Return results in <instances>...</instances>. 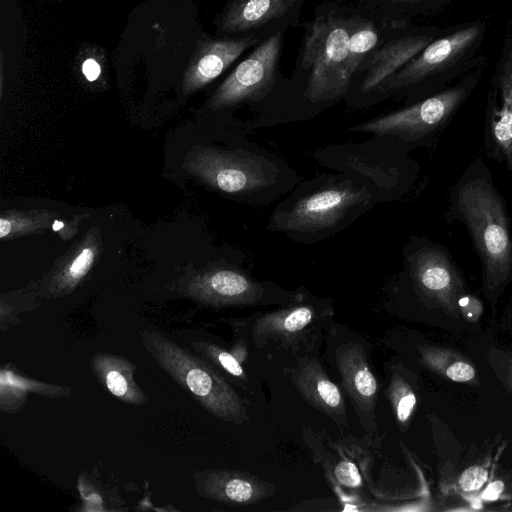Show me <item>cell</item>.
Wrapping results in <instances>:
<instances>
[{"instance_id": "1", "label": "cell", "mask_w": 512, "mask_h": 512, "mask_svg": "<svg viewBox=\"0 0 512 512\" xmlns=\"http://www.w3.org/2000/svg\"><path fill=\"white\" fill-rule=\"evenodd\" d=\"M139 335L159 367L211 415L238 425L247 420L242 399L208 361L158 332L140 331Z\"/></svg>"}, {"instance_id": "2", "label": "cell", "mask_w": 512, "mask_h": 512, "mask_svg": "<svg viewBox=\"0 0 512 512\" xmlns=\"http://www.w3.org/2000/svg\"><path fill=\"white\" fill-rule=\"evenodd\" d=\"M458 204L483 263L484 284L495 289L512 270V240L504 206L483 180L464 184Z\"/></svg>"}, {"instance_id": "3", "label": "cell", "mask_w": 512, "mask_h": 512, "mask_svg": "<svg viewBox=\"0 0 512 512\" xmlns=\"http://www.w3.org/2000/svg\"><path fill=\"white\" fill-rule=\"evenodd\" d=\"M348 21L334 14L319 17L309 27L304 41L302 64L310 74L305 91L312 102L335 99L346 93L348 73Z\"/></svg>"}, {"instance_id": "4", "label": "cell", "mask_w": 512, "mask_h": 512, "mask_svg": "<svg viewBox=\"0 0 512 512\" xmlns=\"http://www.w3.org/2000/svg\"><path fill=\"white\" fill-rule=\"evenodd\" d=\"M209 185L226 193H248L271 185L275 168L256 155L213 148L199 150L189 164Z\"/></svg>"}, {"instance_id": "5", "label": "cell", "mask_w": 512, "mask_h": 512, "mask_svg": "<svg viewBox=\"0 0 512 512\" xmlns=\"http://www.w3.org/2000/svg\"><path fill=\"white\" fill-rule=\"evenodd\" d=\"M465 95V88H452L408 108L361 123L350 130L379 136L418 138L444 122Z\"/></svg>"}, {"instance_id": "6", "label": "cell", "mask_w": 512, "mask_h": 512, "mask_svg": "<svg viewBox=\"0 0 512 512\" xmlns=\"http://www.w3.org/2000/svg\"><path fill=\"white\" fill-rule=\"evenodd\" d=\"M280 44L278 34L260 44L219 86L210 100V107H229L265 95L274 81Z\"/></svg>"}, {"instance_id": "7", "label": "cell", "mask_w": 512, "mask_h": 512, "mask_svg": "<svg viewBox=\"0 0 512 512\" xmlns=\"http://www.w3.org/2000/svg\"><path fill=\"white\" fill-rule=\"evenodd\" d=\"M367 198L368 193L364 188L351 184L322 189L300 199L280 214L277 223L282 229L292 231L329 228Z\"/></svg>"}, {"instance_id": "8", "label": "cell", "mask_w": 512, "mask_h": 512, "mask_svg": "<svg viewBox=\"0 0 512 512\" xmlns=\"http://www.w3.org/2000/svg\"><path fill=\"white\" fill-rule=\"evenodd\" d=\"M335 360L343 388L361 425L368 432H374L377 428L375 408L379 384L363 346L358 343L342 344L336 350Z\"/></svg>"}, {"instance_id": "9", "label": "cell", "mask_w": 512, "mask_h": 512, "mask_svg": "<svg viewBox=\"0 0 512 512\" xmlns=\"http://www.w3.org/2000/svg\"><path fill=\"white\" fill-rule=\"evenodd\" d=\"M480 34V26L463 28L431 41L420 53L407 62L395 74L388 77L378 88L395 89L421 81L443 69L466 51Z\"/></svg>"}, {"instance_id": "10", "label": "cell", "mask_w": 512, "mask_h": 512, "mask_svg": "<svg viewBox=\"0 0 512 512\" xmlns=\"http://www.w3.org/2000/svg\"><path fill=\"white\" fill-rule=\"evenodd\" d=\"M198 494L229 506H248L271 497L276 487L255 475L239 470L206 469L196 471Z\"/></svg>"}, {"instance_id": "11", "label": "cell", "mask_w": 512, "mask_h": 512, "mask_svg": "<svg viewBox=\"0 0 512 512\" xmlns=\"http://www.w3.org/2000/svg\"><path fill=\"white\" fill-rule=\"evenodd\" d=\"M188 291L201 303L216 307L257 305L265 293L260 283L230 269H214L195 277Z\"/></svg>"}, {"instance_id": "12", "label": "cell", "mask_w": 512, "mask_h": 512, "mask_svg": "<svg viewBox=\"0 0 512 512\" xmlns=\"http://www.w3.org/2000/svg\"><path fill=\"white\" fill-rule=\"evenodd\" d=\"M290 378L300 395L313 408L339 426H348L344 397L317 359L302 357L291 369Z\"/></svg>"}, {"instance_id": "13", "label": "cell", "mask_w": 512, "mask_h": 512, "mask_svg": "<svg viewBox=\"0 0 512 512\" xmlns=\"http://www.w3.org/2000/svg\"><path fill=\"white\" fill-rule=\"evenodd\" d=\"M317 319L313 306L294 304L261 315L253 325L252 335L258 346L273 340L283 347H292L308 336Z\"/></svg>"}, {"instance_id": "14", "label": "cell", "mask_w": 512, "mask_h": 512, "mask_svg": "<svg viewBox=\"0 0 512 512\" xmlns=\"http://www.w3.org/2000/svg\"><path fill=\"white\" fill-rule=\"evenodd\" d=\"M254 42L253 37L205 42L185 74L184 92H194L213 81Z\"/></svg>"}, {"instance_id": "15", "label": "cell", "mask_w": 512, "mask_h": 512, "mask_svg": "<svg viewBox=\"0 0 512 512\" xmlns=\"http://www.w3.org/2000/svg\"><path fill=\"white\" fill-rule=\"evenodd\" d=\"M90 367L101 386L119 401L130 405H144L148 402V396L134 379L137 367L129 359L97 352L91 358Z\"/></svg>"}, {"instance_id": "16", "label": "cell", "mask_w": 512, "mask_h": 512, "mask_svg": "<svg viewBox=\"0 0 512 512\" xmlns=\"http://www.w3.org/2000/svg\"><path fill=\"white\" fill-rule=\"evenodd\" d=\"M413 277L418 287L442 304L451 305L459 289V280L446 256L438 250L425 248L412 260Z\"/></svg>"}, {"instance_id": "17", "label": "cell", "mask_w": 512, "mask_h": 512, "mask_svg": "<svg viewBox=\"0 0 512 512\" xmlns=\"http://www.w3.org/2000/svg\"><path fill=\"white\" fill-rule=\"evenodd\" d=\"M430 42V37L416 35L404 36L385 43L371 55L361 91L366 93L378 88Z\"/></svg>"}, {"instance_id": "18", "label": "cell", "mask_w": 512, "mask_h": 512, "mask_svg": "<svg viewBox=\"0 0 512 512\" xmlns=\"http://www.w3.org/2000/svg\"><path fill=\"white\" fill-rule=\"evenodd\" d=\"M293 0H234L222 21L227 32L238 33L260 27L284 15Z\"/></svg>"}, {"instance_id": "19", "label": "cell", "mask_w": 512, "mask_h": 512, "mask_svg": "<svg viewBox=\"0 0 512 512\" xmlns=\"http://www.w3.org/2000/svg\"><path fill=\"white\" fill-rule=\"evenodd\" d=\"M498 88L499 102L489 121L490 136L512 169V54L500 69Z\"/></svg>"}, {"instance_id": "20", "label": "cell", "mask_w": 512, "mask_h": 512, "mask_svg": "<svg viewBox=\"0 0 512 512\" xmlns=\"http://www.w3.org/2000/svg\"><path fill=\"white\" fill-rule=\"evenodd\" d=\"M96 255L97 245L91 241L84 243L54 277V293L65 294L72 291L89 272Z\"/></svg>"}, {"instance_id": "21", "label": "cell", "mask_w": 512, "mask_h": 512, "mask_svg": "<svg viewBox=\"0 0 512 512\" xmlns=\"http://www.w3.org/2000/svg\"><path fill=\"white\" fill-rule=\"evenodd\" d=\"M191 346L211 365L225 374L240 382L247 381V375L242 366L246 354L244 347L237 345L232 351H227L207 341H194Z\"/></svg>"}, {"instance_id": "22", "label": "cell", "mask_w": 512, "mask_h": 512, "mask_svg": "<svg viewBox=\"0 0 512 512\" xmlns=\"http://www.w3.org/2000/svg\"><path fill=\"white\" fill-rule=\"evenodd\" d=\"M386 395L398 426L407 427L417 405V396L410 382L397 367L391 372Z\"/></svg>"}, {"instance_id": "23", "label": "cell", "mask_w": 512, "mask_h": 512, "mask_svg": "<svg viewBox=\"0 0 512 512\" xmlns=\"http://www.w3.org/2000/svg\"><path fill=\"white\" fill-rule=\"evenodd\" d=\"M348 73L352 75L361 65L363 59L375 47L378 34L372 22L360 18H352L348 21Z\"/></svg>"}, {"instance_id": "24", "label": "cell", "mask_w": 512, "mask_h": 512, "mask_svg": "<svg viewBox=\"0 0 512 512\" xmlns=\"http://www.w3.org/2000/svg\"><path fill=\"white\" fill-rule=\"evenodd\" d=\"M423 362L431 369L455 382H470L475 378V369L463 359L449 361L448 352L435 348H420Z\"/></svg>"}, {"instance_id": "25", "label": "cell", "mask_w": 512, "mask_h": 512, "mask_svg": "<svg viewBox=\"0 0 512 512\" xmlns=\"http://www.w3.org/2000/svg\"><path fill=\"white\" fill-rule=\"evenodd\" d=\"M323 466L334 484L349 489L361 488L362 475L357 464L351 459L340 456V460L323 464Z\"/></svg>"}, {"instance_id": "26", "label": "cell", "mask_w": 512, "mask_h": 512, "mask_svg": "<svg viewBox=\"0 0 512 512\" xmlns=\"http://www.w3.org/2000/svg\"><path fill=\"white\" fill-rule=\"evenodd\" d=\"M40 214L32 217L22 213H3L0 218V237H12L34 231L40 226Z\"/></svg>"}, {"instance_id": "27", "label": "cell", "mask_w": 512, "mask_h": 512, "mask_svg": "<svg viewBox=\"0 0 512 512\" xmlns=\"http://www.w3.org/2000/svg\"><path fill=\"white\" fill-rule=\"evenodd\" d=\"M488 472L481 466L466 469L459 478L460 488L465 492L478 490L486 482Z\"/></svg>"}, {"instance_id": "28", "label": "cell", "mask_w": 512, "mask_h": 512, "mask_svg": "<svg viewBox=\"0 0 512 512\" xmlns=\"http://www.w3.org/2000/svg\"><path fill=\"white\" fill-rule=\"evenodd\" d=\"M458 305L463 311V313L470 319L473 318V312L474 311L477 315L481 313V303H479L476 299L472 297H462L458 301Z\"/></svg>"}, {"instance_id": "29", "label": "cell", "mask_w": 512, "mask_h": 512, "mask_svg": "<svg viewBox=\"0 0 512 512\" xmlns=\"http://www.w3.org/2000/svg\"><path fill=\"white\" fill-rule=\"evenodd\" d=\"M82 73L88 81H95L101 73L100 65L96 60L89 58L82 65Z\"/></svg>"}, {"instance_id": "30", "label": "cell", "mask_w": 512, "mask_h": 512, "mask_svg": "<svg viewBox=\"0 0 512 512\" xmlns=\"http://www.w3.org/2000/svg\"><path fill=\"white\" fill-rule=\"evenodd\" d=\"M504 489V483L500 480L491 482L482 493V498L486 500H495Z\"/></svg>"}, {"instance_id": "31", "label": "cell", "mask_w": 512, "mask_h": 512, "mask_svg": "<svg viewBox=\"0 0 512 512\" xmlns=\"http://www.w3.org/2000/svg\"><path fill=\"white\" fill-rule=\"evenodd\" d=\"M392 2L399 3V2H410L415 0H391Z\"/></svg>"}]
</instances>
